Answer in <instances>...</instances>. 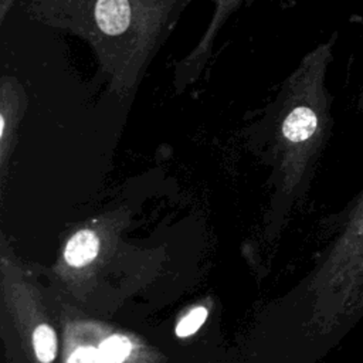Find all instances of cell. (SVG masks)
<instances>
[{
	"mask_svg": "<svg viewBox=\"0 0 363 363\" xmlns=\"http://www.w3.org/2000/svg\"><path fill=\"white\" fill-rule=\"evenodd\" d=\"M16 0H0V23H4L7 14L10 13L11 7L14 6Z\"/></svg>",
	"mask_w": 363,
	"mask_h": 363,
	"instance_id": "cell-8",
	"label": "cell"
},
{
	"mask_svg": "<svg viewBox=\"0 0 363 363\" xmlns=\"http://www.w3.org/2000/svg\"><path fill=\"white\" fill-rule=\"evenodd\" d=\"M102 363H122L132 350L130 340L122 335H112L99 345Z\"/></svg>",
	"mask_w": 363,
	"mask_h": 363,
	"instance_id": "cell-5",
	"label": "cell"
},
{
	"mask_svg": "<svg viewBox=\"0 0 363 363\" xmlns=\"http://www.w3.org/2000/svg\"><path fill=\"white\" fill-rule=\"evenodd\" d=\"M99 240L94 231L81 230L75 233L68 241L64 257L72 267H84L89 264L98 254Z\"/></svg>",
	"mask_w": 363,
	"mask_h": 363,
	"instance_id": "cell-3",
	"label": "cell"
},
{
	"mask_svg": "<svg viewBox=\"0 0 363 363\" xmlns=\"http://www.w3.org/2000/svg\"><path fill=\"white\" fill-rule=\"evenodd\" d=\"M207 309L203 306H199L193 309L187 316H184L176 326V335L179 337H186L193 335L206 320L207 318Z\"/></svg>",
	"mask_w": 363,
	"mask_h": 363,
	"instance_id": "cell-6",
	"label": "cell"
},
{
	"mask_svg": "<svg viewBox=\"0 0 363 363\" xmlns=\"http://www.w3.org/2000/svg\"><path fill=\"white\" fill-rule=\"evenodd\" d=\"M193 0H27L43 26L84 40L108 91L132 96Z\"/></svg>",
	"mask_w": 363,
	"mask_h": 363,
	"instance_id": "cell-1",
	"label": "cell"
},
{
	"mask_svg": "<svg viewBox=\"0 0 363 363\" xmlns=\"http://www.w3.org/2000/svg\"><path fill=\"white\" fill-rule=\"evenodd\" d=\"M244 1L245 0H214L213 13L203 34L190 48V51L174 65L173 86L176 92H184L190 85L200 79L210 62L216 40L221 28L227 24L233 14L238 11Z\"/></svg>",
	"mask_w": 363,
	"mask_h": 363,
	"instance_id": "cell-2",
	"label": "cell"
},
{
	"mask_svg": "<svg viewBox=\"0 0 363 363\" xmlns=\"http://www.w3.org/2000/svg\"><path fill=\"white\" fill-rule=\"evenodd\" d=\"M33 345L41 363H51L57 353L55 332L48 325H38L33 333Z\"/></svg>",
	"mask_w": 363,
	"mask_h": 363,
	"instance_id": "cell-4",
	"label": "cell"
},
{
	"mask_svg": "<svg viewBox=\"0 0 363 363\" xmlns=\"http://www.w3.org/2000/svg\"><path fill=\"white\" fill-rule=\"evenodd\" d=\"M67 363H102L99 349L88 346L77 349L67 360Z\"/></svg>",
	"mask_w": 363,
	"mask_h": 363,
	"instance_id": "cell-7",
	"label": "cell"
}]
</instances>
